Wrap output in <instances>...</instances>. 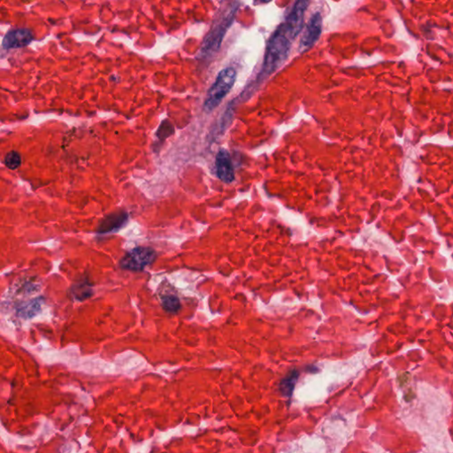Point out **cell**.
Returning a JSON list of instances; mask_svg holds the SVG:
<instances>
[{
	"mask_svg": "<svg viewBox=\"0 0 453 453\" xmlns=\"http://www.w3.org/2000/svg\"><path fill=\"white\" fill-rule=\"evenodd\" d=\"M128 220L127 212H117L104 217L97 228V233L106 234L122 229Z\"/></svg>",
	"mask_w": 453,
	"mask_h": 453,
	"instance_id": "9",
	"label": "cell"
},
{
	"mask_svg": "<svg viewBox=\"0 0 453 453\" xmlns=\"http://www.w3.org/2000/svg\"><path fill=\"white\" fill-rule=\"evenodd\" d=\"M237 73L233 67H226L220 71L216 81L210 88L205 98L204 111L210 112L218 107L223 98L231 91L236 82Z\"/></svg>",
	"mask_w": 453,
	"mask_h": 453,
	"instance_id": "2",
	"label": "cell"
},
{
	"mask_svg": "<svg viewBox=\"0 0 453 453\" xmlns=\"http://www.w3.org/2000/svg\"><path fill=\"white\" fill-rule=\"evenodd\" d=\"M161 305H162L164 310L169 313H176L181 309L180 299L173 295H168V296L162 297Z\"/></svg>",
	"mask_w": 453,
	"mask_h": 453,
	"instance_id": "11",
	"label": "cell"
},
{
	"mask_svg": "<svg viewBox=\"0 0 453 453\" xmlns=\"http://www.w3.org/2000/svg\"><path fill=\"white\" fill-rule=\"evenodd\" d=\"M235 10L236 9L232 11L230 9L226 15H223L220 23H215V25L212 27L207 37H205L202 46V52L204 54H212L219 49L225 32L232 22Z\"/></svg>",
	"mask_w": 453,
	"mask_h": 453,
	"instance_id": "4",
	"label": "cell"
},
{
	"mask_svg": "<svg viewBox=\"0 0 453 453\" xmlns=\"http://www.w3.org/2000/svg\"><path fill=\"white\" fill-rule=\"evenodd\" d=\"M292 40L293 39L288 33L285 27L282 24L268 42L263 67L261 70L262 78L273 74L285 62L290 54Z\"/></svg>",
	"mask_w": 453,
	"mask_h": 453,
	"instance_id": "1",
	"label": "cell"
},
{
	"mask_svg": "<svg viewBox=\"0 0 453 453\" xmlns=\"http://www.w3.org/2000/svg\"><path fill=\"white\" fill-rule=\"evenodd\" d=\"M5 163L8 166L10 169H16L21 166L22 163V158L21 155L17 152H10L8 153V155L5 158Z\"/></svg>",
	"mask_w": 453,
	"mask_h": 453,
	"instance_id": "12",
	"label": "cell"
},
{
	"mask_svg": "<svg viewBox=\"0 0 453 453\" xmlns=\"http://www.w3.org/2000/svg\"><path fill=\"white\" fill-rule=\"evenodd\" d=\"M33 40V35L27 29L10 30L3 40V46L6 49L22 48L25 47Z\"/></svg>",
	"mask_w": 453,
	"mask_h": 453,
	"instance_id": "8",
	"label": "cell"
},
{
	"mask_svg": "<svg viewBox=\"0 0 453 453\" xmlns=\"http://www.w3.org/2000/svg\"><path fill=\"white\" fill-rule=\"evenodd\" d=\"M298 378V373L296 370H292L289 373L285 378H283L280 384V390L282 395L286 398H290L293 392L294 388Z\"/></svg>",
	"mask_w": 453,
	"mask_h": 453,
	"instance_id": "10",
	"label": "cell"
},
{
	"mask_svg": "<svg viewBox=\"0 0 453 453\" xmlns=\"http://www.w3.org/2000/svg\"><path fill=\"white\" fill-rule=\"evenodd\" d=\"M156 252L150 247H137L123 257L121 267L130 271H142L156 259Z\"/></svg>",
	"mask_w": 453,
	"mask_h": 453,
	"instance_id": "3",
	"label": "cell"
},
{
	"mask_svg": "<svg viewBox=\"0 0 453 453\" xmlns=\"http://www.w3.org/2000/svg\"><path fill=\"white\" fill-rule=\"evenodd\" d=\"M308 5L309 2L306 1L296 2L290 14L287 16L285 23H283L288 33L290 34L293 40L303 29L305 13Z\"/></svg>",
	"mask_w": 453,
	"mask_h": 453,
	"instance_id": "5",
	"label": "cell"
},
{
	"mask_svg": "<svg viewBox=\"0 0 453 453\" xmlns=\"http://www.w3.org/2000/svg\"><path fill=\"white\" fill-rule=\"evenodd\" d=\"M322 30V18L319 13L312 15L300 42L301 51H306L318 41Z\"/></svg>",
	"mask_w": 453,
	"mask_h": 453,
	"instance_id": "6",
	"label": "cell"
},
{
	"mask_svg": "<svg viewBox=\"0 0 453 453\" xmlns=\"http://www.w3.org/2000/svg\"><path fill=\"white\" fill-rule=\"evenodd\" d=\"M216 173L220 181L231 183L235 179L234 168L231 162L230 153L226 150H220L216 156Z\"/></svg>",
	"mask_w": 453,
	"mask_h": 453,
	"instance_id": "7",
	"label": "cell"
}]
</instances>
